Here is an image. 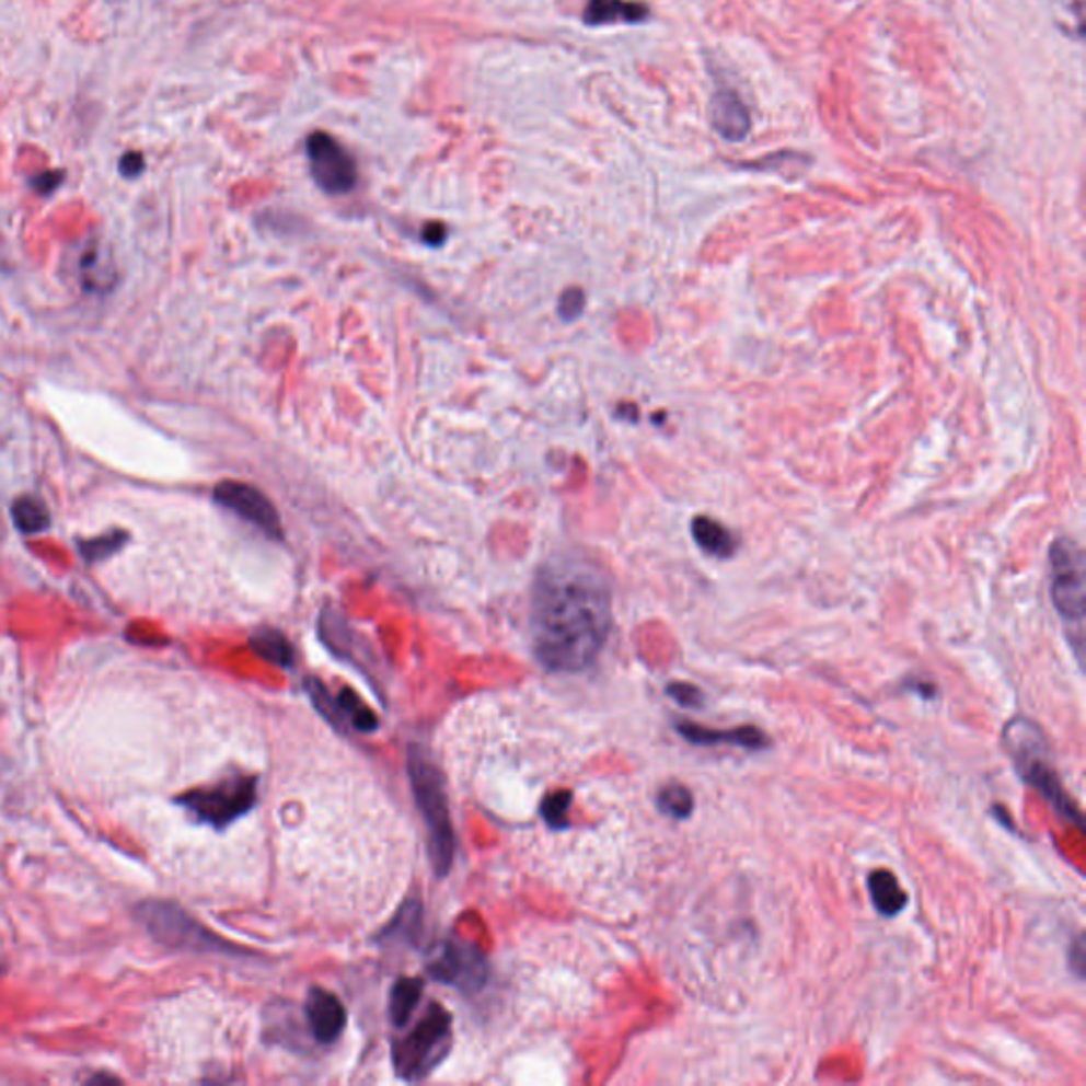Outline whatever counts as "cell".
<instances>
[{"instance_id": "7402d4cb", "label": "cell", "mask_w": 1086, "mask_h": 1086, "mask_svg": "<svg viewBox=\"0 0 1086 1086\" xmlns=\"http://www.w3.org/2000/svg\"><path fill=\"white\" fill-rule=\"evenodd\" d=\"M126 543H128V533L113 531L108 535H102V538H94V540L79 543V550H81V556L88 563H101L104 558L117 554Z\"/></svg>"}, {"instance_id": "9c48e42d", "label": "cell", "mask_w": 1086, "mask_h": 1086, "mask_svg": "<svg viewBox=\"0 0 1086 1086\" xmlns=\"http://www.w3.org/2000/svg\"><path fill=\"white\" fill-rule=\"evenodd\" d=\"M212 497L217 506L230 509L232 513H236L244 522L253 524L272 540H282L280 513L274 508L268 495H264L257 486L236 480H226L215 486Z\"/></svg>"}, {"instance_id": "2e32d148", "label": "cell", "mask_w": 1086, "mask_h": 1086, "mask_svg": "<svg viewBox=\"0 0 1086 1086\" xmlns=\"http://www.w3.org/2000/svg\"><path fill=\"white\" fill-rule=\"evenodd\" d=\"M692 535L694 542L698 543L707 554H713L717 558H728L735 554L737 542L732 533L719 524L717 520H712L707 516H696L692 520Z\"/></svg>"}, {"instance_id": "8992f818", "label": "cell", "mask_w": 1086, "mask_h": 1086, "mask_svg": "<svg viewBox=\"0 0 1086 1086\" xmlns=\"http://www.w3.org/2000/svg\"><path fill=\"white\" fill-rule=\"evenodd\" d=\"M1051 599L1065 624L1083 633L1085 620V554L1070 538H1059L1049 552Z\"/></svg>"}, {"instance_id": "5bb4252c", "label": "cell", "mask_w": 1086, "mask_h": 1086, "mask_svg": "<svg viewBox=\"0 0 1086 1086\" xmlns=\"http://www.w3.org/2000/svg\"><path fill=\"white\" fill-rule=\"evenodd\" d=\"M649 9L635 0H588L584 9V24L588 26H610V24H639L647 20Z\"/></svg>"}, {"instance_id": "cb8c5ba5", "label": "cell", "mask_w": 1086, "mask_h": 1086, "mask_svg": "<svg viewBox=\"0 0 1086 1086\" xmlns=\"http://www.w3.org/2000/svg\"><path fill=\"white\" fill-rule=\"evenodd\" d=\"M667 694L685 709H701L705 705V694L692 683H683V681L671 683L667 688Z\"/></svg>"}, {"instance_id": "603a6c76", "label": "cell", "mask_w": 1086, "mask_h": 1086, "mask_svg": "<svg viewBox=\"0 0 1086 1086\" xmlns=\"http://www.w3.org/2000/svg\"><path fill=\"white\" fill-rule=\"evenodd\" d=\"M569 802H571V796L567 792H556L552 798H547L543 802L542 813L545 817V821L556 828V830H563L569 825V819H567V813H569Z\"/></svg>"}, {"instance_id": "e0dca14e", "label": "cell", "mask_w": 1086, "mask_h": 1086, "mask_svg": "<svg viewBox=\"0 0 1086 1086\" xmlns=\"http://www.w3.org/2000/svg\"><path fill=\"white\" fill-rule=\"evenodd\" d=\"M13 522L15 527L20 529V533L24 535H38V533H45L49 527H51V516H49V509L47 506L36 499V497H31V495H24L20 497L15 504H13Z\"/></svg>"}, {"instance_id": "5b68a950", "label": "cell", "mask_w": 1086, "mask_h": 1086, "mask_svg": "<svg viewBox=\"0 0 1086 1086\" xmlns=\"http://www.w3.org/2000/svg\"><path fill=\"white\" fill-rule=\"evenodd\" d=\"M176 802L194 814L198 821L217 830L228 828L238 817L249 813L257 802V781L253 777H232L208 787L192 789L176 798Z\"/></svg>"}, {"instance_id": "d4e9b609", "label": "cell", "mask_w": 1086, "mask_h": 1086, "mask_svg": "<svg viewBox=\"0 0 1086 1086\" xmlns=\"http://www.w3.org/2000/svg\"><path fill=\"white\" fill-rule=\"evenodd\" d=\"M584 305H586V298H584V291L581 289H567L558 302V312L565 321H574L577 319L581 312H584Z\"/></svg>"}, {"instance_id": "ffe728a7", "label": "cell", "mask_w": 1086, "mask_h": 1086, "mask_svg": "<svg viewBox=\"0 0 1086 1086\" xmlns=\"http://www.w3.org/2000/svg\"><path fill=\"white\" fill-rule=\"evenodd\" d=\"M658 809L660 813L669 814L673 819H688L694 813V796L692 792L681 785V783H669L658 792Z\"/></svg>"}, {"instance_id": "3957f363", "label": "cell", "mask_w": 1086, "mask_h": 1086, "mask_svg": "<svg viewBox=\"0 0 1086 1086\" xmlns=\"http://www.w3.org/2000/svg\"><path fill=\"white\" fill-rule=\"evenodd\" d=\"M407 773H409L418 809L423 811L427 830H429L434 866H436L438 875L443 877L450 870L452 853H454V836H452V823H450L443 777H441L440 771L431 764V760L416 747L409 749Z\"/></svg>"}, {"instance_id": "7a4b0ae2", "label": "cell", "mask_w": 1086, "mask_h": 1086, "mask_svg": "<svg viewBox=\"0 0 1086 1086\" xmlns=\"http://www.w3.org/2000/svg\"><path fill=\"white\" fill-rule=\"evenodd\" d=\"M1002 743L1017 766L1018 775L1033 785L1059 814L1083 828V813L1065 794L1052 766L1051 747L1040 726L1029 717H1013L1002 732Z\"/></svg>"}, {"instance_id": "52a82bcc", "label": "cell", "mask_w": 1086, "mask_h": 1086, "mask_svg": "<svg viewBox=\"0 0 1086 1086\" xmlns=\"http://www.w3.org/2000/svg\"><path fill=\"white\" fill-rule=\"evenodd\" d=\"M305 155L316 187L330 196L350 194L359 183V169L353 153L336 136L316 130L305 138Z\"/></svg>"}, {"instance_id": "30bf717a", "label": "cell", "mask_w": 1086, "mask_h": 1086, "mask_svg": "<svg viewBox=\"0 0 1086 1086\" xmlns=\"http://www.w3.org/2000/svg\"><path fill=\"white\" fill-rule=\"evenodd\" d=\"M429 974L440 983L475 991L486 981V961L470 943L446 940L431 952Z\"/></svg>"}, {"instance_id": "9a60e30c", "label": "cell", "mask_w": 1086, "mask_h": 1086, "mask_svg": "<svg viewBox=\"0 0 1086 1086\" xmlns=\"http://www.w3.org/2000/svg\"><path fill=\"white\" fill-rule=\"evenodd\" d=\"M868 891H870V898H873L875 909L882 916L900 915L906 909V904H909L906 891L902 889V885L896 879V875L889 873V870H885V868L873 870L868 875Z\"/></svg>"}, {"instance_id": "6da1fadb", "label": "cell", "mask_w": 1086, "mask_h": 1086, "mask_svg": "<svg viewBox=\"0 0 1086 1086\" xmlns=\"http://www.w3.org/2000/svg\"><path fill=\"white\" fill-rule=\"evenodd\" d=\"M611 628V588L601 569L579 556H554L533 584L531 633L545 669L577 673L590 667Z\"/></svg>"}, {"instance_id": "277c9868", "label": "cell", "mask_w": 1086, "mask_h": 1086, "mask_svg": "<svg viewBox=\"0 0 1086 1086\" xmlns=\"http://www.w3.org/2000/svg\"><path fill=\"white\" fill-rule=\"evenodd\" d=\"M450 1051V1015L431 1004L416 1027L393 1047V1063L404 1081H423Z\"/></svg>"}, {"instance_id": "484cf974", "label": "cell", "mask_w": 1086, "mask_h": 1086, "mask_svg": "<svg viewBox=\"0 0 1086 1086\" xmlns=\"http://www.w3.org/2000/svg\"><path fill=\"white\" fill-rule=\"evenodd\" d=\"M65 181V172H56V170H49V172H43L38 174L33 181V187L43 194V196H49L51 192H56Z\"/></svg>"}, {"instance_id": "ba28073f", "label": "cell", "mask_w": 1086, "mask_h": 1086, "mask_svg": "<svg viewBox=\"0 0 1086 1086\" xmlns=\"http://www.w3.org/2000/svg\"><path fill=\"white\" fill-rule=\"evenodd\" d=\"M138 916L147 925V929L169 947H187V949H226L228 945L215 938L210 932L200 927L194 919L185 915L181 909L166 902H147L138 906Z\"/></svg>"}, {"instance_id": "d6986e66", "label": "cell", "mask_w": 1086, "mask_h": 1086, "mask_svg": "<svg viewBox=\"0 0 1086 1086\" xmlns=\"http://www.w3.org/2000/svg\"><path fill=\"white\" fill-rule=\"evenodd\" d=\"M423 995V983L418 979H402L393 986L391 993V1018L395 1025H406L414 1008L418 1006V1000Z\"/></svg>"}, {"instance_id": "8fae6325", "label": "cell", "mask_w": 1086, "mask_h": 1086, "mask_svg": "<svg viewBox=\"0 0 1086 1086\" xmlns=\"http://www.w3.org/2000/svg\"><path fill=\"white\" fill-rule=\"evenodd\" d=\"M305 1018L312 1036L321 1044L336 1042L346 1027V1010L338 997L321 986L310 989L305 1000Z\"/></svg>"}, {"instance_id": "44dd1931", "label": "cell", "mask_w": 1086, "mask_h": 1086, "mask_svg": "<svg viewBox=\"0 0 1086 1086\" xmlns=\"http://www.w3.org/2000/svg\"><path fill=\"white\" fill-rule=\"evenodd\" d=\"M338 703L348 726L361 732H372L378 728V717L361 703V698L353 690L344 688L338 696Z\"/></svg>"}, {"instance_id": "f1b7e54d", "label": "cell", "mask_w": 1086, "mask_h": 1086, "mask_svg": "<svg viewBox=\"0 0 1086 1086\" xmlns=\"http://www.w3.org/2000/svg\"><path fill=\"white\" fill-rule=\"evenodd\" d=\"M1070 955L1076 957L1074 970L1078 972V977H1083V970H1085V936L1083 934L1076 936V945H1074V949L1070 950Z\"/></svg>"}, {"instance_id": "ac0fdd59", "label": "cell", "mask_w": 1086, "mask_h": 1086, "mask_svg": "<svg viewBox=\"0 0 1086 1086\" xmlns=\"http://www.w3.org/2000/svg\"><path fill=\"white\" fill-rule=\"evenodd\" d=\"M251 647L255 649L257 656H262L264 660H268L272 665H278V667H291L293 658H296V651L287 642V637L280 635L278 631H272V628H262L259 633H255L251 637Z\"/></svg>"}, {"instance_id": "4316f807", "label": "cell", "mask_w": 1086, "mask_h": 1086, "mask_svg": "<svg viewBox=\"0 0 1086 1086\" xmlns=\"http://www.w3.org/2000/svg\"><path fill=\"white\" fill-rule=\"evenodd\" d=\"M142 170H145V158H142V153H138V151H130V153H126V155L122 158V162H119V172H122L126 178H136V176H140V174H142Z\"/></svg>"}, {"instance_id": "83f0119b", "label": "cell", "mask_w": 1086, "mask_h": 1086, "mask_svg": "<svg viewBox=\"0 0 1086 1086\" xmlns=\"http://www.w3.org/2000/svg\"><path fill=\"white\" fill-rule=\"evenodd\" d=\"M448 236L446 228L441 223H429L423 232V240L429 244V246H440L443 244V240Z\"/></svg>"}, {"instance_id": "7c38bea8", "label": "cell", "mask_w": 1086, "mask_h": 1086, "mask_svg": "<svg viewBox=\"0 0 1086 1086\" xmlns=\"http://www.w3.org/2000/svg\"><path fill=\"white\" fill-rule=\"evenodd\" d=\"M679 735L692 743V746H717V743H730V746L743 747L749 751H760L771 746V739L766 732H762L758 726H739L732 730H715L705 728L694 721H678L675 724Z\"/></svg>"}, {"instance_id": "4fadbf2b", "label": "cell", "mask_w": 1086, "mask_h": 1086, "mask_svg": "<svg viewBox=\"0 0 1086 1086\" xmlns=\"http://www.w3.org/2000/svg\"><path fill=\"white\" fill-rule=\"evenodd\" d=\"M712 126L713 130L726 140H743L749 128V111L746 102L739 99L737 92L732 90H719L712 101Z\"/></svg>"}]
</instances>
